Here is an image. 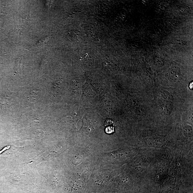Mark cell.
I'll return each instance as SVG.
<instances>
[{"mask_svg": "<svg viewBox=\"0 0 193 193\" xmlns=\"http://www.w3.org/2000/svg\"><path fill=\"white\" fill-rule=\"evenodd\" d=\"M184 133L188 135L191 133V129L189 127H185L184 130H183Z\"/></svg>", "mask_w": 193, "mask_h": 193, "instance_id": "cell-6", "label": "cell"}, {"mask_svg": "<svg viewBox=\"0 0 193 193\" xmlns=\"http://www.w3.org/2000/svg\"><path fill=\"white\" fill-rule=\"evenodd\" d=\"M180 73L179 69L176 67H173L170 68L168 71L170 80L172 81L177 80Z\"/></svg>", "mask_w": 193, "mask_h": 193, "instance_id": "cell-1", "label": "cell"}, {"mask_svg": "<svg viewBox=\"0 0 193 193\" xmlns=\"http://www.w3.org/2000/svg\"><path fill=\"white\" fill-rule=\"evenodd\" d=\"M193 82H192L191 83H190V85L189 87H190V89H192V88H193Z\"/></svg>", "mask_w": 193, "mask_h": 193, "instance_id": "cell-7", "label": "cell"}, {"mask_svg": "<svg viewBox=\"0 0 193 193\" xmlns=\"http://www.w3.org/2000/svg\"><path fill=\"white\" fill-rule=\"evenodd\" d=\"M162 96L164 100L168 102L171 101L172 100V95L166 91H164L162 93Z\"/></svg>", "mask_w": 193, "mask_h": 193, "instance_id": "cell-2", "label": "cell"}, {"mask_svg": "<svg viewBox=\"0 0 193 193\" xmlns=\"http://www.w3.org/2000/svg\"><path fill=\"white\" fill-rule=\"evenodd\" d=\"M43 39H41L40 41H39L38 42V45H43L47 41H48V38H45Z\"/></svg>", "mask_w": 193, "mask_h": 193, "instance_id": "cell-5", "label": "cell"}, {"mask_svg": "<svg viewBox=\"0 0 193 193\" xmlns=\"http://www.w3.org/2000/svg\"><path fill=\"white\" fill-rule=\"evenodd\" d=\"M172 108V104L171 102H168V103H166L165 106V111L167 114L169 115L171 113Z\"/></svg>", "mask_w": 193, "mask_h": 193, "instance_id": "cell-3", "label": "cell"}, {"mask_svg": "<svg viewBox=\"0 0 193 193\" xmlns=\"http://www.w3.org/2000/svg\"><path fill=\"white\" fill-rule=\"evenodd\" d=\"M143 111V109H142V108L140 107L139 106V107L137 108V114L138 115H141L144 113Z\"/></svg>", "mask_w": 193, "mask_h": 193, "instance_id": "cell-4", "label": "cell"}]
</instances>
